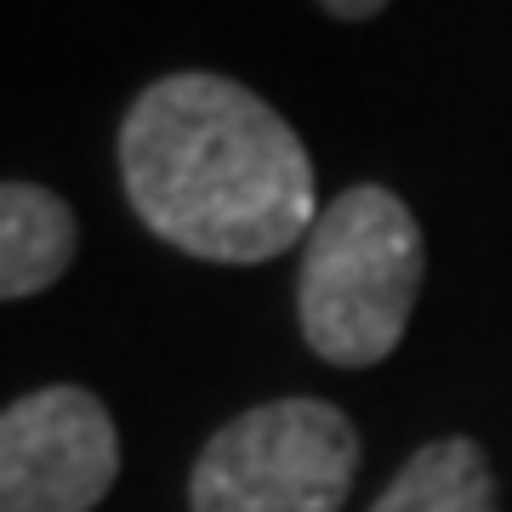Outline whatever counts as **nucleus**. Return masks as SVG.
I'll use <instances>...</instances> for the list:
<instances>
[{"label":"nucleus","mask_w":512,"mask_h":512,"mask_svg":"<svg viewBox=\"0 0 512 512\" xmlns=\"http://www.w3.org/2000/svg\"><path fill=\"white\" fill-rule=\"evenodd\" d=\"M120 183L148 234L200 262H268L319 222L302 137L228 74H165L131 103Z\"/></svg>","instance_id":"f257e3e1"},{"label":"nucleus","mask_w":512,"mask_h":512,"mask_svg":"<svg viewBox=\"0 0 512 512\" xmlns=\"http://www.w3.org/2000/svg\"><path fill=\"white\" fill-rule=\"evenodd\" d=\"M427 251L410 205L382 183H359L319 211L302 239L296 319L325 365L370 370L404 342Z\"/></svg>","instance_id":"f03ea898"},{"label":"nucleus","mask_w":512,"mask_h":512,"mask_svg":"<svg viewBox=\"0 0 512 512\" xmlns=\"http://www.w3.org/2000/svg\"><path fill=\"white\" fill-rule=\"evenodd\" d=\"M359 433L336 404L274 399L211 433L188 473L194 512H342Z\"/></svg>","instance_id":"7ed1b4c3"},{"label":"nucleus","mask_w":512,"mask_h":512,"mask_svg":"<svg viewBox=\"0 0 512 512\" xmlns=\"http://www.w3.org/2000/svg\"><path fill=\"white\" fill-rule=\"evenodd\" d=\"M114 473L120 439L97 393L57 382L0 410V512H92Z\"/></svg>","instance_id":"20e7f679"},{"label":"nucleus","mask_w":512,"mask_h":512,"mask_svg":"<svg viewBox=\"0 0 512 512\" xmlns=\"http://www.w3.org/2000/svg\"><path fill=\"white\" fill-rule=\"evenodd\" d=\"M80 228L74 211L40 183H0V302L40 296L69 274Z\"/></svg>","instance_id":"39448f33"},{"label":"nucleus","mask_w":512,"mask_h":512,"mask_svg":"<svg viewBox=\"0 0 512 512\" xmlns=\"http://www.w3.org/2000/svg\"><path fill=\"white\" fill-rule=\"evenodd\" d=\"M370 512H501L490 456L473 439L421 444Z\"/></svg>","instance_id":"423d86ee"},{"label":"nucleus","mask_w":512,"mask_h":512,"mask_svg":"<svg viewBox=\"0 0 512 512\" xmlns=\"http://www.w3.org/2000/svg\"><path fill=\"white\" fill-rule=\"evenodd\" d=\"M319 6H325L330 18H348V23H359V18H376V12H382L387 0H319Z\"/></svg>","instance_id":"0eeeda50"}]
</instances>
